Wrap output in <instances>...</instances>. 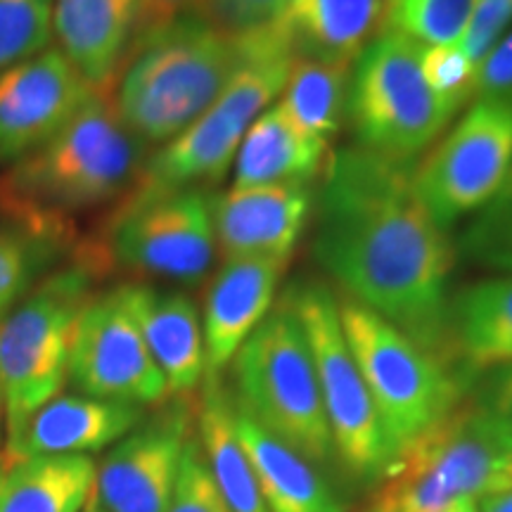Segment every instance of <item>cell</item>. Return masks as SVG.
Here are the masks:
<instances>
[{"label":"cell","mask_w":512,"mask_h":512,"mask_svg":"<svg viewBox=\"0 0 512 512\" xmlns=\"http://www.w3.org/2000/svg\"><path fill=\"white\" fill-rule=\"evenodd\" d=\"M121 299L162 370L171 396H188L207 373L200 311L188 294L152 285H121Z\"/></svg>","instance_id":"obj_20"},{"label":"cell","mask_w":512,"mask_h":512,"mask_svg":"<svg viewBox=\"0 0 512 512\" xmlns=\"http://www.w3.org/2000/svg\"><path fill=\"white\" fill-rule=\"evenodd\" d=\"M105 264L100 249L86 252L74 266L31 287L0 320V387L8 446L15 444L31 415L62 392L76 323Z\"/></svg>","instance_id":"obj_5"},{"label":"cell","mask_w":512,"mask_h":512,"mask_svg":"<svg viewBox=\"0 0 512 512\" xmlns=\"http://www.w3.org/2000/svg\"><path fill=\"white\" fill-rule=\"evenodd\" d=\"M245 55V34L195 10L150 19L112 86L119 117L143 143H169L219 100Z\"/></svg>","instance_id":"obj_3"},{"label":"cell","mask_w":512,"mask_h":512,"mask_svg":"<svg viewBox=\"0 0 512 512\" xmlns=\"http://www.w3.org/2000/svg\"><path fill=\"white\" fill-rule=\"evenodd\" d=\"M81 512H107V510H105V508H100V503L95 501V498L91 496V501L86 503V508H83Z\"/></svg>","instance_id":"obj_45"},{"label":"cell","mask_w":512,"mask_h":512,"mask_svg":"<svg viewBox=\"0 0 512 512\" xmlns=\"http://www.w3.org/2000/svg\"><path fill=\"white\" fill-rule=\"evenodd\" d=\"M339 320L375 403L389 460L465 401V380L396 325L354 299H337Z\"/></svg>","instance_id":"obj_8"},{"label":"cell","mask_w":512,"mask_h":512,"mask_svg":"<svg viewBox=\"0 0 512 512\" xmlns=\"http://www.w3.org/2000/svg\"><path fill=\"white\" fill-rule=\"evenodd\" d=\"M294 53L275 29L249 36L247 55L219 100L147 157L131 192H174L216 183L235 162L247 128L285 91Z\"/></svg>","instance_id":"obj_6"},{"label":"cell","mask_w":512,"mask_h":512,"mask_svg":"<svg viewBox=\"0 0 512 512\" xmlns=\"http://www.w3.org/2000/svg\"><path fill=\"white\" fill-rule=\"evenodd\" d=\"M93 486L91 456L12 458L0 484V512H81Z\"/></svg>","instance_id":"obj_26"},{"label":"cell","mask_w":512,"mask_h":512,"mask_svg":"<svg viewBox=\"0 0 512 512\" xmlns=\"http://www.w3.org/2000/svg\"><path fill=\"white\" fill-rule=\"evenodd\" d=\"M477 0H392L389 29L420 46H458Z\"/></svg>","instance_id":"obj_29"},{"label":"cell","mask_w":512,"mask_h":512,"mask_svg":"<svg viewBox=\"0 0 512 512\" xmlns=\"http://www.w3.org/2000/svg\"><path fill=\"white\" fill-rule=\"evenodd\" d=\"M10 463H12L10 453H0V484H3V477H5V472H8Z\"/></svg>","instance_id":"obj_42"},{"label":"cell","mask_w":512,"mask_h":512,"mask_svg":"<svg viewBox=\"0 0 512 512\" xmlns=\"http://www.w3.org/2000/svg\"><path fill=\"white\" fill-rule=\"evenodd\" d=\"M477 401L512 427V387H505V389L489 387V392Z\"/></svg>","instance_id":"obj_37"},{"label":"cell","mask_w":512,"mask_h":512,"mask_svg":"<svg viewBox=\"0 0 512 512\" xmlns=\"http://www.w3.org/2000/svg\"><path fill=\"white\" fill-rule=\"evenodd\" d=\"M328 166V143L294 121L283 102L254 119L235 155V185H311Z\"/></svg>","instance_id":"obj_22"},{"label":"cell","mask_w":512,"mask_h":512,"mask_svg":"<svg viewBox=\"0 0 512 512\" xmlns=\"http://www.w3.org/2000/svg\"><path fill=\"white\" fill-rule=\"evenodd\" d=\"M57 249L22 230L0 226V320L34 287L38 273L53 261Z\"/></svg>","instance_id":"obj_31"},{"label":"cell","mask_w":512,"mask_h":512,"mask_svg":"<svg viewBox=\"0 0 512 512\" xmlns=\"http://www.w3.org/2000/svg\"><path fill=\"white\" fill-rule=\"evenodd\" d=\"M475 98H498L512 102V31H508L496 43V48L477 67Z\"/></svg>","instance_id":"obj_36"},{"label":"cell","mask_w":512,"mask_h":512,"mask_svg":"<svg viewBox=\"0 0 512 512\" xmlns=\"http://www.w3.org/2000/svg\"><path fill=\"white\" fill-rule=\"evenodd\" d=\"M456 114L422 79L418 41L387 29L358 55L347 107L358 147L413 166Z\"/></svg>","instance_id":"obj_9"},{"label":"cell","mask_w":512,"mask_h":512,"mask_svg":"<svg viewBox=\"0 0 512 512\" xmlns=\"http://www.w3.org/2000/svg\"><path fill=\"white\" fill-rule=\"evenodd\" d=\"M313 256L344 297L448 361L456 252L420 200L413 166L358 145L330 155L316 197Z\"/></svg>","instance_id":"obj_1"},{"label":"cell","mask_w":512,"mask_h":512,"mask_svg":"<svg viewBox=\"0 0 512 512\" xmlns=\"http://www.w3.org/2000/svg\"><path fill=\"white\" fill-rule=\"evenodd\" d=\"M145 408L86 394H57L31 415L17 441L8 446L12 458L88 456L124 439Z\"/></svg>","instance_id":"obj_19"},{"label":"cell","mask_w":512,"mask_h":512,"mask_svg":"<svg viewBox=\"0 0 512 512\" xmlns=\"http://www.w3.org/2000/svg\"><path fill=\"white\" fill-rule=\"evenodd\" d=\"M309 185H252L211 195L216 247L223 259L290 261L311 214Z\"/></svg>","instance_id":"obj_16"},{"label":"cell","mask_w":512,"mask_h":512,"mask_svg":"<svg viewBox=\"0 0 512 512\" xmlns=\"http://www.w3.org/2000/svg\"><path fill=\"white\" fill-rule=\"evenodd\" d=\"M235 430L268 512H344L313 463L283 444L235 401Z\"/></svg>","instance_id":"obj_23"},{"label":"cell","mask_w":512,"mask_h":512,"mask_svg":"<svg viewBox=\"0 0 512 512\" xmlns=\"http://www.w3.org/2000/svg\"><path fill=\"white\" fill-rule=\"evenodd\" d=\"M166 512H233L209 475L197 432L185 444L174 498Z\"/></svg>","instance_id":"obj_33"},{"label":"cell","mask_w":512,"mask_h":512,"mask_svg":"<svg viewBox=\"0 0 512 512\" xmlns=\"http://www.w3.org/2000/svg\"><path fill=\"white\" fill-rule=\"evenodd\" d=\"M192 10L226 31L245 34L278 22L285 0H200Z\"/></svg>","instance_id":"obj_34"},{"label":"cell","mask_w":512,"mask_h":512,"mask_svg":"<svg viewBox=\"0 0 512 512\" xmlns=\"http://www.w3.org/2000/svg\"><path fill=\"white\" fill-rule=\"evenodd\" d=\"M195 432L216 489L233 512H268L259 494L252 463L235 430V396L221 375H204Z\"/></svg>","instance_id":"obj_25"},{"label":"cell","mask_w":512,"mask_h":512,"mask_svg":"<svg viewBox=\"0 0 512 512\" xmlns=\"http://www.w3.org/2000/svg\"><path fill=\"white\" fill-rule=\"evenodd\" d=\"M233 377L235 401L266 432L313 465L335 453L309 342L287 294L235 354Z\"/></svg>","instance_id":"obj_7"},{"label":"cell","mask_w":512,"mask_h":512,"mask_svg":"<svg viewBox=\"0 0 512 512\" xmlns=\"http://www.w3.org/2000/svg\"><path fill=\"white\" fill-rule=\"evenodd\" d=\"M387 5H392V0H387Z\"/></svg>","instance_id":"obj_47"},{"label":"cell","mask_w":512,"mask_h":512,"mask_svg":"<svg viewBox=\"0 0 512 512\" xmlns=\"http://www.w3.org/2000/svg\"><path fill=\"white\" fill-rule=\"evenodd\" d=\"M510 451L508 422L479 401H463L389 460L370 512H441L460 498L479 501L508 486Z\"/></svg>","instance_id":"obj_4"},{"label":"cell","mask_w":512,"mask_h":512,"mask_svg":"<svg viewBox=\"0 0 512 512\" xmlns=\"http://www.w3.org/2000/svg\"><path fill=\"white\" fill-rule=\"evenodd\" d=\"M503 475H505V482H508V486H510V484H512V451L508 453V458H505Z\"/></svg>","instance_id":"obj_44"},{"label":"cell","mask_w":512,"mask_h":512,"mask_svg":"<svg viewBox=\"0 0 512 512\" xmlns=\"http://www.w3.org/2000/svg\"><path fill=\"white\" fill-rule=\"evenodd\" d=\"M292 53L351 67L373 38L389 29L387 0H294L278 19Z\"/></svg>","instance_id":"obj_21"},{"label":"cell","mask_w":512,"mask_h":512,"mask_svg":"<svg viewBox=\"0 0 512 512\" xmlns=\"http://www.w3.org/2000/svg\"><path fill=\"white\" fill-rule=\"evenodd\" d=\"M448 349L475 373L512 361V275L467 285L448 302Z\"/></svg>","instance_id":"obj_24"},{"label":"cell","mask_w":512,"mask_h":512,"mask_svg":"<svg viewBox=\"0 0 512 512\" xmlns=\"http://www.w3.org/2000/svg\"><path fill=\"white\" fill-rule=\"evenodd\" d=\"M420 72L427 86L458 110L475 98L477 67L458 46H420Z\"/></svg>","instance_id":"obj_32"},{"label":"cell","mask_w":512,"mask_h":512,"mask_svg":"<svg viewBox=\"0 0 512 512\" xmlns=\"http://www.w3.org/2000/svg\"><path fill=\"white\" fill-rule=\"evenodd\" d=\"M55 0H0V74L50 48Z\"/></svg>","instance_id":"obj_30"},{"label":"cell","mask_w":512,"mask_h":512,"mask_svg":"<svg viewBox=\"0 0 512 512\" xmlns=\"http://www.w3.org/2000/svg\"><path fill=\"white\" fill-rule=\"evenodd\" d=\"M195 434V408L174 396L143 418L95 465L93 498L107 512H166L181 472L188 439Z\"/></svg>","instance_id":"obj_14"},{"label":"cell","mask_w":512,"mask_h":512,"mask_svg":"<svg viewBox=\"0 0 512 512\" xmlns=\"http://www.w3.org/2000/svg\"><path fill=\"white\" fill-rule=\"evenodd\" d=\"M368 512H370V510H368Z\"/></svg>","instance_id":"obj_48"},{"label":"cell","mask_w":512,"mask_h":512,"mask_svg":"<svg viewBox=\"0 0 512 512\" xmlns=\"http://www.w3.org/2000/svg\"><path fill=\"white\" fill-rule=\"evenodd\" d=\"M294 3V0H285V8H287V5H292ZM285 12V10H283Z\"/></svg>","instance_id":"obj_46"},{"label":"cell","mask_w":512,"mask_h":512,"mask_svg":"<svg viewBox=\"0 0 512 512\" xmlns=\"http://www.w3.org/2000/svg\"><path fill=\"white\" fill-rule=\"evenodd\" d=\"M349 86L351 67L294 57L280 102L306 133L330 145L347 119Z\"/></svg>","instance_id":"obj_27"},{"label":"cell","mask_w":512,"mask_h":512,"mask_svg":"<svg viewBox=\"0 0 512 512\" xmlns=\"http://www.w3.org/2000/svg\"><path fill=\"white\" fill-rule=\"evenodd\" d=\"M147 157L112 91H95L53 138L5 171L0 214L12 228L62 247L74 238V216L131 190Z\"/></svg>","instance_id":"obj_2"},{"label":"cell","mask_w":512,"mask_h":512,"mask_svg":"<svg viewBox=\"0 0 512 512\" xmlns=\"http://www.w3.org/2000/svg\"><path fill=\"white\" fill-rule=\"evenodd\" d=\"M494 380H491V387L496 389H505V387H512V361L505 363V366H498L494 368Z\"/></svg>","instance_id":"obj_40"},{"label":"cell","mask_w":512,"mask_h":512,"mask_svg":"<svg viewBox=\"0 0 512 512\" xmlns=\"http://www.w3.org/2000/svg\"><path fill=\"white\" fill-rule=\"evenodd\" d=\"M102 254L126 271L200 285L216 254L211 195L202 188L131 192L114 214Z\"/></svg>","instance_id":"obj_11"},{"label":"cell","mask_w":512,"mask_h":512,"mask_svg":"<svg viewBox=\"0 0 512 512\" xmlns=\"http://www.w3.org/2000/svg\"><path fill=\"white\" fill-rule=\"evenodd\" d=\"M95 93L72 62L48 48L0 74V159L17 162L55 136Z\"/></svg>","instance_id":"obj_15"},{"label":"cell","mask_w":512,"mask_h":512,"mask_svg":"<svg viewBox=\"0 0 512 512\" xmlns=\"http://www.w3.org/2000/svg\"><path fill=\"white\" fill-rule=\"evenodd\" d=\"M458 252L470 264L512 275V166L496 195L465 223Z\"/></svg>","instance_id":"obj_28"},{"label":"cell","mask_w":512,"mask_h":512,"mask_svg":"<svg viewBox=\"0 0 512 512\" xmlns=\"http://www.w3.org/2000/svg\"><path fill=\"white\" fill-rule=\"evenodd\" d=\"M287 266L290 261L268 256L223 259L204 299V375H221L233 363L245 339L271 313Z\"/></svg>","instance_id":"obj_17"},{"label":"cell","mask_w":512,"mask_h":512,"mask_svg":"<svg viewBox=\"0 0 512 512\" xmlns=\"http://www.w3.org/2000/svg\"><path fill=\"white\" fill-rule=\"evenodd\" d=\"M155 17L147 0H55L53 36L88 86L112 91L140 29Z\"/></svg>","instance_id":"obj_18"},{"label":"cell","mask_w":512,"mask_h":512,"mask_svg":"<svg viewBox=\"0 0 512 512\" xmlns=\"http://www.w3.org/2000/svg\"><path fill=\"white\" fill-rule=\"evenodd\" d=\"M441 512H479V503H477V498H460V501L451 503L446 510H441Z\"/></svg>","instance_id":"obj_41"},{"label":"cell","mask_w":512,"mask_h":512,"mask_svg":"<svg viewBox=\"0 0 512 512\" xmlns=\"http://www.w3.org/2000/svg\"><path fill=\"white\" fill-rule=\"evenodd\" d=\"M479 512H512V484L501 491L479 498Z\"/></svg>","instance_id":"obj_38"},{"label":"cell","mask_w":512,"mask_h":512,"mask_svg":"<svg viewBox=\"0 0 512 512\" xmlns=\"http://www.w3.org/2000/svg\"><path fill=\"white\" fill-rule=\"evenodd\" d=\"M512 22V0H477L470 24L458 48L475 67L496 48Z\"/></svg>","instance_id":"obj_35"},{"label":"cell","mask_w":512,"mask_h":512,"mask_svg":"<svg viewBox=\"0 0 512 512\" xmlns=\"http://www.w3.org/2000/svg\"><path fill=\"white\" fill-rule=\"evenodd\" d=\"M67 380L86 396L140 408L159 406L171 396L119 287L91 297L83 306Z\"/></svg>","instance_id":"obj_13"},{"label":"cell","mask_w":512,"mask_h":512,"mask_svg":"<svg viewBox=\"0 0 512 512\" xmlns=\"http://www.w3.org/2000/svg\"><path fill=\"white\" fill-rule=\"evenodd\" d=\"M287 299L309 342L335 453L356 477L377 479L389 463V446L344 337L337 299L320 283L294 285Z\"/></svg>","instance_id":"obj_10"},{"label":"cell","mask_w":512,"mask_h":512,"mask_svg":"<svg viewBox=\"0 0 512 512\" xmlns=\"http://www.w3.org/2000/svg\"><path fill=\"white\" fill-rule=\"evenodd\" d=\"M512 166V102L475 98L413 166L420 200L441 230L477 214Z\"/></svg>","instance_id":"obj_12"},{"label":"cell","mask_w":512,"mask_h":512,"mask_svg":"<svg viewBox=\"0 0 512 512\" xmlns=\"http://www.w3.org/2000/svg\"><path fill=\"white\" fill-rule=\"evenodd\" d=\"M5 399H3V387H0V441L5 437Z\"/></svg>","instance_id":"obj_43"},{"label":"cell","mask_w":512,"mask_h":512,"mask_svg":"<svg viewBox=\"0 0 512 512\" xmlns=\"http://www.w3.org/2000/svg\"><path fill=\"white\" fill-rule=\"evenodd\" d=\"M200 0H147L150 10L155 15H174V12H181L185 8H195Z\"/></svg>","instance_id":"obj_39"}]
</instances>
